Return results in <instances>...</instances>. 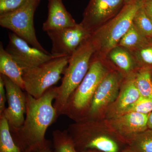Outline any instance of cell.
I'll return each instance as SVG.
<instances>
[{
    "label": "cell",
    "mask_w": 152,
    "mask_h": 152,
    "mask_svg": "<svg viewBox=\"0 0 152 152\" xmlns=\"http://www.w3.org/2000/svg\"><path fill=\"white\" fill-rule=\"evenodd\" d=\"M47 33L52 42L51 54L56 57L71 56L91 34L80 23Z\"/></svg>",
    "instance_id": "8"
},
{
    "label": "cell",
    "mask_w": 152,
    "mask_h": 152,
    "mask_svg": "<svg viewBox=\"0 0 152 152\" xmlns=\"http://www.w3.org/2000/svg\"><path fill=\"white\" fill-rule=\"evenodd\" d=\"M75 143L76 150L81 152L95 150L102 152H121L122 145L126 144L118 137L99 132L90 120L77 122L67 129Z\"/></svg>",
    "instance_id": "6"
},
{
    "label": "cell",
    "mask_w": 152,
    "mask_h": 152,
    "mask_svg": "<svg viewBox=\"0 0 152 152\" xmlns=\"http://www.w3.org/2000/svg\"><path fill=\"white\" fill-rule=\"evenodd\" d=\"M28 0H0V15L18 10Z\"/></svg>",
    "instance_id": "25"
},
{
    "label": "cell",
    "mask_w": 152,
    "mask_h": 152,
    "mask_svg": "<svg viewBox=\"0 0 152 152\" xmlns=\"http://www.w3.org/2000/svg\"></svg>",
    "instance_id": "34"
},
{
    "label": "cell",
    "mask_w": 152,
    "mask_h": 152,
    "mask_svg": "<svg viewBox=\"0 0 152 152\" xmlns=\"http://www.w3.org/2000/svg\"><path fill=\"white\" fill-rule=\"evenodd\" d=\"M58 93V87L56 86L50 88L38 99L26 93L24 122L18 130L11 132L14 141L23 152L46 140L47 129L58 117L53 104Z\"/></svg>",
    "instance_id": "1"
},
{
    "label": "cell",
    "mask_w": 152,
    "mask_h": 152,
    "mask_svg": "<svg viewBox=\"0 0 152 152\" xmlns=\"http://www.w3.org/2000/svg\"><path fill=\"white\" fill-rule=\"evenodd\" d=\"M133 24L142 34L151 39L152 35V22L147 16L142 6L136 13Z\"/></svg>",
    "instance_id": "23"
},
{
    "label": "cell",
    "mask_w": 152,
    "mask_h": 152,
    "mask_svg": "<svg viewBox=\"0 0 152 152\" xmlns=\"http://www.w3.org/2000/svg\"><path fill=\"white\" fill-rule=\"evenodd\" d=\"M142 7L147 16L152 22V0H143Z\"/></svg>",
    "instance_id": "29"
},
{
    "label": "cell",
    "mask_w": 152,
    "mask_h": 152,
    "mask_svg": "<svg viewBox=\"0 0 152 152\" xmlns=\"http://www.w3.org/2000/svg\"><path fill=\"white\" fill-rule=\"evenodd\" d=\"M128 146L135 152H152V130L148 129L126 141Z\"/></svg>",
    "instance_id": "22"
},
{
    "label": "cell",
    "mask_w": 152,
    "mask_h": 152,
    "mask_svg": "<svg viewBox=\"0 0 152 152\" xmlns=\"http://www.w3.org/2000/svg\"><path fill=\"white\" fill-rule=\"evenodd\" d=\"M148 115L134 112L121 114L111 118L109 124L115 134L126 143L129 139L148 129Z\"/></svg>",
    "instance_id": "13"
},
{
    "label": "cell",
    "mask_w": 152,
    "mask_h": 152,
    "mask_svg": "<svg viewBox=\"0 0 152 152\" xmlns=\"http://www.w3.org/2000/svg\"><path fill=\"white\" fill-rule=\"evenodd\" d=\"M152 67L142 66L134 75L136 86L141 96H152Z\"/></svg>",
    "instance_id": "20"
},
{
    "label": "cell",
    "mask_w": 152,
    "mask_h": 152,
    "mask_svg": "<svg viewBox=\"0 0 152 152\" xmlns=\"http://www.w3.org/2000/svg\"><path fill=\"white\" fill-rule=\"evenodd\" d=\"M52 140L54 152H78L73 140L66 129L53 131Z\"/></svg>",
    "instance_id": "21"
},
{
    "label": "cell",
    "mask_w": 152,
    "mask_h": 152,
    "mask_svg": "<svg viewBox=\"0 0 152 152\" xmlns=\"http://www.w3.org/2000/svg\"><path fill=\"white\" fill-rule=\"evenodd\" d=\"M48 16L42 25L45 32L71 27L77 25L64 5L62 0H48Z\"/></svg>",
    "instance_id": "14"
},
{
    "label": "cell",
    "mask_w": 152,
    "mask_h": 152,
    "mask_svg": "<svg viewBox=\"0 0 152 152\" xmlns=\"http://www.w3.org/2000/svg\"><path fill=\"white\" fill-rule=\"evenodd\" d=\"M0 152H23L14 141L4 114L0 115Z\"/></svg>",
    "instance_id": "18"
},
{
    "label": "cell",
    "mask_w": 152,
    "mask_h": 152,
    "mask_svg": "<svg viewBox=\"0 0 152 152\" xmlns=\"http://www.w3.org/2000/svg\"><path fill=\"white\" fill-rule=\"evenodd\" d=\"M107 56L117 66L126 73L131 72L134 69V62L133 57L124 48L117 46Z\"/></svg>",
    "instance_id": "19"
},
{
    "label": "cell",
    "mask_w": 152,
    "mask_h": 152,
    "mask_svg": "<svg viewBox=\"0 0 152 152\" xmlns=\"http://www.w3.org/2000/svg\"><path fill=\"white\" fill-rule=\"evenodd\" d=\"M7 102L5 87L4 80L0 75V115L2 114L6 108V102Z\"/></svg>",
    "instance_id": "28"
},
{
    "label": "cell",
    "mask_w": 152,
    "mask_h": 152,
    "mask_svg": "<svg viewBox=\"0 0 152 152\" xmlns=\"http://www.w3.org/2000/svg\"><path fill=\"white\" fill-rule=\"evenodd\" d=\"M70 57H55L39 65L23 69L26 92L36 99L42 96L61 78Z\"/></svg>",
    "instance_id": "5"
},
{
    "label": "cell",
    "mask_w": 152,
    "mask_h": 152,
    "mask_svg": "<svg viewBox=\"0 0 152 152\" xmlns=\"http://www.w3.org/2000/svg\"><path fill=\"white\" fill-rule=\"evenodd\" d=\"M81 152H101L100 151H97V150H87V151H84Z\"/></svg>",
    "instance_id": "32"
},
{
    "label": "cell",
    "mask_w": 152,
    "mask_h": 152,
    "mask_svg": "<svg viewBox=\"0 0 152 152\" xmlns=\"http://www.w3.org/2000/svg\"><path fill=\"white\" fill-rule=\"evenodd\" d=\"M140 96L136 86L134 75L130 76L123 84L116 99L111 104L109 112L111 118L122 114Z\"/></svg>",
    "instance_id": "15"
},
{
    "label": "cell",
    "mask_w": 152,
    "mask_h": 152,
    "mask_svg": "<svg viewBox=\"0 0 152 152\" xmlns=\"http://www.w3.org/2000/svg\"><path fill=\"white\" fill-rule=\"evenodd\" d=\"M121 83V76L117 72L108 73L98 86L86 118L84 120H94L104 109L115 101L119 93Z\"/></svg>",
    "instance_id": "12"
},
{
    "label": "cell",
    "mask_w": 152,
    "mask_h": 152,
    "mask_svg": "<svg viewBox=\"0 0 152 152\" xmlns=\"http://www.w3.org/2000/svg\"><path fill=\"white\" fill-rule=\"evenodd\" d=\"M0 75L2 77L4 83L8 105L2 114L8 122L11 132H13L18 130L24 122L26 95L21 88L7 77L1 74Z\"/></svg>",
    "instance_id": "10"
},
{
    "label": "cell",
    "mask_w": 152,
    "mask_h": 152,
    "mask_svg": "<svg viewBox=\"0 0 152 152\" xmlns=\"http://www.w3.org/2000/svg\"><path fill=\"white\" fill-rule=\"evenodd\" d=\"M151 42V40L142 34L132 23L118 46L134 51L139 50Z\"/></svg>",
    "instance_id": "17"
},
{
    "label": "cell",
    "mask_w": 152,
    "mask_h": 152,
    "mask_svg": "<svg viewBox=\"0 0 152 152\" xmlns=\"http://www.w3.org/2000/svg\"><path fill=\"white\" fill-rule=\"evenodd\" d=\"M151 39V42H152V35L151 37V39Z\"/></svg>",
    "instance_id": "33"
},
{
    "label": "cell",
    "mask_w": 152,
    "mask_h": 152,
    "mask_svg": "<svg viewBox=\"0 0 152 152\" xmlns=\"http://www.w3.org/2000/svg\"><path fill=\"white\" fill-rule=\"evenodd\" d=\"M143 0H125L120 12L91 34L96 52L94 56L103 58L118 45L133 23L136 13L143 5Z\"/></svg>",
    "instance_id": "2"
},
{
    "label": "cell",
    "mask_w": 152,
    "mask_h": 152,
    "mask_svg": "<svg viewBox=\"0 0 152 152\" xmlns=\"http://www.w3.org/2000/svg\"><path fill=\"white\" fill-rule=\"evenodd\" d=\"M138 51V59L142 66L152 67V42Z\"/></svg>",
    "instance_id": "26"
},
{
    "label": "cell",
    "mask_w": 152,
    "mask_h": 152,
    "mask_svg": "<svg viewBox=\"0 0 152 152\" xmlns=\"http://www.w3.org/2000/svg\"><path fill=\"white\" fill-rule=\"evenodd\" d=\"M152 112V96L143 97L141 96L136 101L122 114L131 112L149 114Z\"/></svg>",
    "instance_id": "24"
},
{
    "label": "cell",
    "mask_w": 152,
    "mask_h": 152,
    "mask_svg": "<svg viewBox=\"0 0 152 152\" xmlns=\"http://www.w3.org/2000/svg\"><path fill=\"white\" fill-rule=\"evenodd\" d=\"M109 72L103 58L93 56L88 73L69 98L62 115L77 122L85 120L98 86Z\"/></svg>",
    "instance_id": "4"
},
{
    "label": "cell",
    "mask_w": 152,
    "mask_h": 152,
    "mask_svg": "<svg viewBox=\"0 0 152 152\" xmlns=\"http://www.w3.org/2000/svg\"><path fill=\"white\" fill-rule=\"evenodd\" d=\"M121 152H135L133 151L130 148L129 146H127L126 148L124 150H123Z\"/></svg>",
    "instance_id": "31"
},
{
    "label": "cell",
    "mask_w": 152,
    "mask_h": 152,
    "mask_svg": "<svg viewBox=\"0 0 152 152\" xmlns=\"http://www.w3.org/2000/svg\"><path fill=\"white\" fill-rule=\"evenodd\" d=\"M0 72L24 90L23 69L0 43Z\"/></svg>",
    "instance_id": "16"
},
{
    "label": "cell",
    "mask_w": 152,
    "mask_h": 152,
    "mask_svg": "<svg viewBox=\"0 0 152 152\" xmlns=\"http://www.w3.org/2000/svg\"><path fill=\"white\" fill-rule=\"evenodd\" d=\"M125 0H90L81 24L91 34L113 18L122 8Z\"/></svg>",
    "instance_id": "9"
},
{
    "label": "cell",
    "mask_w": 152,
    "mask_h": 152,
    "mask_svg": "<svg viewBox=\"0 0 152 152\" xmlns=\"http://www.w3.org/2000/svg\"><path fill=\"white\" fill-rule=\"evenodd\" d=\"M148 129L152 130V112L148 115Z\"/></svg>",
    "instance_id": "30"
},
{
    "label": "cell",
    "mask_w": 152,
    "mask_h": 152,
    "mask_svg": "<svg viewBox=\"0 0 152 152\" xmlns=\"http://www.w3.org/2000/svg\"><path fill=\"white\" fill-rule=\"evenodd\" d=\"M52 146V142L46 139L42 142L29 148L24 152H54Z\"/></svg>",
    "instance_id": "27"
},
{
    "label": "cell",
    "mask_w": 152,
    "mask_h": 152,
    "mask_svg": "<svg viewBox=\"0 0 152 152\" xmlns=\"http://www.w3.org/2000/svg\"><path fill=\"white\" fill-rule=\"evenodd\" d=\"M9 37L6 51L23 69L35 66L56 57L31 46L15 33H10Z\"/></svg>",
    "instance_id": "11"
},
{
    "label": "cell",
    "mask_w": 152,
    "mask_h": 152,
    "mask_svg": "<svg viewBox=\"0 0 152 152\" xmlns=\"http://www.w3.org/2000/svg\"><path fill=\"white\" fill-rule=\"evenodd\" d=\"M40 1L28 0L18 10L0 15V25L11 30L31 46L48 53L38 41L34 26V15Z\"/></svg>",
    "instance_id": "7"
},
{
    "label": "cell",
    "mask_w": 152,
    "mask_h": 152,
    "mask_svg": "<svg viewBox=\"0 0 152 152\" xmlns=\"http://www.w3.org/2000/svg\"><path fill=\"white\" fill-rule=\"evenodd\" d=\"M95 52L96 48L90 37L70 57L54 102L53 106L58 116L62 115L69 98L86 75Z\"/></svg>",
    "instance_id": "3"
}]
</instances>
